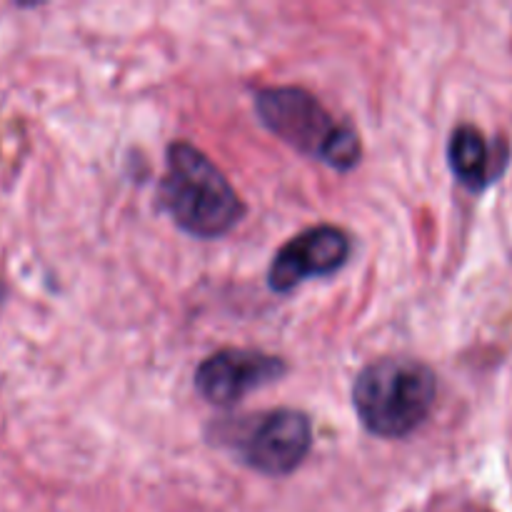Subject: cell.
<instances>
[{
	"mask_svg": "<svg viewBox=\"0 0 512 512\" xmlns=\"http://www.w3.org/2000/svg\"><path fill=\"white\" fill-rule=\"evenodd\" d=\"M353 243L335 225H315L295 235L278 250L268 270V285L275 293H290L308 278H330L348 263Z\"/></svg>",
	"mask_w": 512,
	"mask_h": 512,
	"instance_id": "6",
	"label": "cell"
},
{
	"mask_svg": "<svg viewBox=\"0 0 512 512\" xmlns=\"http://www.w3.org/2000/svg\"><path fill=\"white\" fill-rule=\"evenodd\" d=\"M448 163L455 178L473 193L500 178L508 163V145L488 143L475 125H458L450 135Z\"/></svg>",
	"mask_w": 512,
	"mask_h": 512,
	"instance_id": "7",
	"label": "cell"
},
{
	"mask_svg": "<svg viewBox=\"0 0 512 512\" xmlns=\"http://www.w3.org/2000/svg\"><path fill=\"white\" fill-rule=\"evenodd\" d=\"M210 438L233 450L238 460L263 475H290L303 465L313 448V423L293 408L230 418L215 423Z\"/></svg>",
	"mask_w": 512,
	"mask_h": 512,
	"instance_id": "4",
	"label": "cell"
},
{
	"mask_svg": "<svg viewBox=\"0 0 512 512\" xmlns=\"http://www.w3.org/2000/svg\"><path fill=\"white\" fill-rule=\"evenodd\" d=\"M158 200L180 230L200 240L230 233L245 215L243 200L223 170L185 140H175L168 148Z\"/></svg>",
	"mask_w": 512,
	"mask_h": 512,
	"instance_id": "1",
	"label": "cell"
},
{
	"mask_svg": "<svg viewBox=\"0 0 512 512\" xmlns=\"http://www.w3.org/2000/svg\"><path fill=\"white\" fill-rule=\"evenodd\" d=\"M438 378L420 360H375L355 378L353 405L365 430L378 438H408L433 413Z\"/></svg>",
	"mask_w": 512,
	"mask_h": 512,
	"instance_id": "2",
	"label": "cell"
},
{
	"mask_svg": "<svg viewBox=\"0 0 512 512\" xmlns=\"http://www.w3.org/2000/svg\"><path fill=\"white\" fill-rule=\"evenodd\" d=\"M288 373L283 358L260 350L225 348L205 358L195 370V390L210 405L230 408L245 395L275 383Z\"/></svg>",
	"mask_w": 512,
	"mask_h": 512,
	"instance_id": "5",
	"label": "cell"
},
{
	"mask_svg": "<svg viewBox=\"0 0 512 512\" xmlns=\"http://www.w3.org/2000/svg\"><path fill=\"white\" fill-rule=\"evenodd\" d=\"M255 110L270 133L328 168L353 170L360 163L358 133L338 123L308 90L293 85L263 88L255 95Z\"/></svg>",
	"mask_w": 512,
	"mask_h": 512,
	"instance_id": "3",
	"label": "cell"
}]
</instances>
